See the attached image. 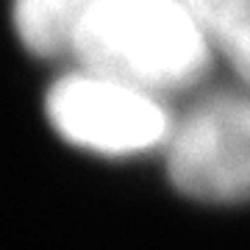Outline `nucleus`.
I'll use <instances>...</instances> for the list:
<instances>
[{
    "instance_id": "f257e3e1",
    "label": "nucleus",
    "mask_w": 250,
    "mask_h": 250,
    "mask_svg": "<svg viewBox=\"0 0 250 250\" xmlns=\"http://www.w3.org/2000/svg\"><path fill=\"white\" fill-rule=\"evenodd\" d=\"M72 56L156 98L192 89L211 67V47L187 0H95Z\"/></svg>"
},
{
    "instance_id": "f03ea898",
    "label": "nucleus",
    "mask_w": 250,
    "mask_h": 250,
    "mask_svg": "<svg viewBox=\"0 0 250 250\" xmlns=\"http://www.w3.org/2000/svg\"><path fill=\"white\" fill-rule=\"evenodd\" d=\"M53 131L81 150L128 159L167 145L172 117L161 98L81 67L56 81L45 98Z\"/></svg>"
},
{
    "instance_id": "7ed1b4c3",
    "label": "nucleus",
    "mask_w": 250,
    "mask_h": 250,
    "mask_svg": "<svg viewBox=\"0 0 250 250\" xmlns=\"http://www.w3.org/2000/svg\"><path fill=\"white\" fill-rule=\"evenodd\" d=\"M172 187L203 203L250 200V92H220L172 120L164 145Z\"/></svg>"
},
{
    "instance_id": "20e7f679",
    "label": "nucleus",
    "mask_w": 250,
    "mask_h": 250,
    "mask_svg": "<svg viewBox=\"0 0 250 250\" xmlns=\"http://www.w3.org/2000/svg\"><path fill=\"white\" fill-rule=\"evenodd\" d=\"M95 0H14V28L28 53L59 59L72 53L75 34Z\"/></svg>"
},
{
    "instance_id": "39448f33",
    "label": "nucleus",
    "mask_w": 250,
    "mask_h": 250,
    "mask_svg": "<svg viewBox=\"0 0 250 250\" xmlns=\"http://www.w3.org/2000/svg\"><path fill=\"white\" fill-rule=\"evenodd\" d=\"M211 53H220L250 89V0H187Z\"/></svg>"
}]
</instances>
